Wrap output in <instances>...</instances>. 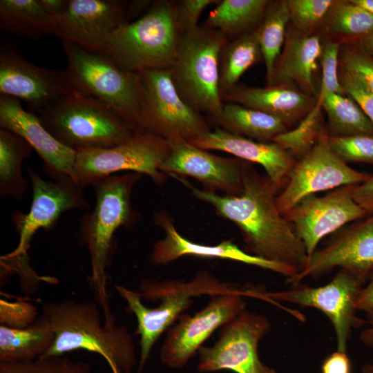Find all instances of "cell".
Here are the masks:
<instances>
[{
    "label": "cell",
    "instance_id": "obj_44",
    "mask_svg": "<svg viewBox=\"0 0 373 373\" xmlns=\"http://www.w3.org/2000/svg\"><path fill=\"white\" fill-rule=\"evenodd\" d=\"M321 373H352V364L346 352L336 351L323 362Z\"/></svg>",
    "mask_w": 373,
    "mask_h": 373
},
{
    "label": "cell",
    "instance_id": "obj_33",
    "mask_svg": "<svg viewBox=\"0 0 373 373\" xmlns=\"http://www.w3.org/2000/svg\"><path fill=\"white\" fill-rule=\"evenodd\" d=\"M322 108L328 117L329 136L373 135V123L349 95H331L324 101Z\"/></svg>",
    "mask_w": 373,
    "mask_h": 373
},
{
    "label": "cell",
    "instance_id": "obj_36",
    "mask_svg": "<svg viewBox=\"0 0 373 373\" xmlns=\"http://www.w3.org/2000/svg\"><path fill=\"white\" fill-rule=\"evenodd\" d=\"M90 363L66 355L42 356L31 361L0 363V373H91Z\"/></svg>",
    "mask_w": 373,
    "mask_h": 373
},
{
    "label": "cell",
    "instance_id": "obj_46",
    "mask_svg": "<svg viewBox=\"0 0 373 373\" xmlns=\"http://www.w3.org/2000/svg\"><path fill=\"white\" fill-rule=\"evenodd\" d=\"M39 1L44 10L50 17L63 14L70 5V0H39Z\"/></svg>",
    "mask_w": 373,
    "mask_h": 373
},
{
    "label": "cell",
    "instance_id": "obj_47",
    "mask_svg": "<svg viewBox=\"0 0 373 373\" xmlns=\"http://www.w3.org/2000/svg\"><path fill=\"white\" fill-rule=\"evenodd\" d=\"M367 323L370 325L360 334V340L365 345L373 348V309L365 312Z\"/></svg>",
    "mask_w": 373,
    "mask_h": 373
},
{
    "label": "cell",
    "instance_id": "obj_16",
    "mask_svg": "<svg viewBox=\"0 0 373 373\" xmlns=\"http://www.w3.org/2000/svg\"><path fill=\"white\" fill-rule=\"evenodd\" d=\"M336 267L351 273L363 285L373 277V214L345 228L316 249L303 271L287 281L294 285L306 277L318 278Z\"/></svg>",
    "mask_w": 373,
    "mask_h": 373
},
{
    "label": "cell",
    "instance_id": "obj_29",
    "mask_svg": "<svg viewBox=\"0 0 373 373\" xmlns=\"http://www.w3.org/2000/svg\"><path fill=\"white\" fill-rule=\"evenodd\" d=\"M218 127L260 142H271L287 127L279 119L236 103L223 104Z\"/></svg>",
    "mask_w": 373,
    "mask_h": 373
},
{
    "label": "cell",
    "instance_id": "obj_35",
    "mask_svg": "<svg viewBox=\"0 0 373 373\" xmlns=\"http://www.w3.org/2000/svg\"><path fill=\"white\" fill-rule=\"evenodd\" d=\"M324 131L321 109L314 106L295 128L278 135L273 142L298 160L313 148Z\"/></svg>",
    "mask_w": 373,
    "mask_h": 373
},
{
    "label": "cell",
    "instance_id": "obj_2",
    "mask_svg": "<svg viewBox=\"0 0 373 373\" xmlns=\"http://www.w3.org/2000/svg\"><path fill=\"white\" fill-rule=\"evenodd\" d=\"M41 316L55 334L52 346L44 356L84 350L103 357L112 373H131L136 363L131 334L115 319L102 321L95 303L72 299L47 302L42 305Z\"/></svg>",
    "mask_w": 373,
    "mask_h": 373
},
{
    "label": "cell",
    "instance_id": "obj_38",
    "mask_svg": "<svg viewBox=\"0 0 373 373\" xmlns=\"http://www.w3.org/2000/svg\"><path fill=\"white\" fill-rule=\"evenodd\" d=\"M334 2L333 0H287L289 21L298 31L314 35Z\"/></svg>",
    "mask_w": 373,
    "mask_h": 373
},
{
    "label": "cell",
    "instance_id": "obj_50",
    "mask_svg": "<svg viewBox=\"0 0 373 373\" xmlns=\"http://www.w3.org/2000/svg\"><path fill=\"white\" fill-rule=\"evenodd\" d=\"M361 373H373V364L367 363L363 366Z\"/></svg>",
    "mask_w": 373,
    "mask_h": 373
},
{
    "label": "cell",
    "instance_id": "obj_23",
    "mask_svg": "<svg viewBox=\"0 0 373 373\" xmlns=\"http://www.w3.org/2000/svg\"><path fill=\"white\" fill-rule=\"evenodd\" d=\"M189 142L204 150L227 152L249 163L261 165L266 175L280 189L285 185L296 162L289 153L274 142L254 140L220 127L210 130Z\"/></svg>",
    "mask_w": 373,
    "mask_h": 373
},
{
    "label": "cell",
    "instance_id": "obj_37",
    "mask_svg": "<svg viewBox=\"0 0 373 373\" xmlns=\"http://www.w3.org/2000/svg\"><path fill=\"white\" fill-rule=\"evenodd\" d=\"M341 43L327 39L323 44L321 57L322 78L315 107L322 109L324 101L331 95H346L338 77L339 52Z\"/></svg>",
    "mask_w": 373,
    "mask_h": 373
},
{
    "label": "cell",
    "instance_id": "obj_34",
    "mask_svg": "<svg viewBox=\"0 0 373 373\" xmlns=\"http://www.w3.org/2000/svg\"><path fill=\"white\" fill-rule=\"evenodd\" d=\"M323 24L328 33L358 38L373 32V15L351 1H334Z\"/></svg>",
    "mask_w": 373,
    "mask_h": 373
},
{
    "label": "cell",
    "instance_id": "obj_48",
    "mask_svg": "<svg viewBox=\"0 0 373 373\" xmlns=\"http://www.w3.org/2000/svg\"><path fill=\"white\" fill-rule=\"evenodd\" d=\"M356 41V46L373 57V32L360 37Z\"/></svg>",
    "mask_w": 373,
    "mask_h": 373
},
{
    "label": "cell",
    "instance_id": "obj_9",
    "mask_svg": "<svg viewBox=\"0 0 373 373\" xmlns=\"http://www.w3.org/2000/svg\"><path fill=\"white\" fill-rule=\"evenodd\" d=\"M139 128L168 141L189 142L211 129L180 95L169 68L140 73Z\"/></svg>",
    "mask_w": 373,
    "mask_h": 373
},
{
    "label": "cell",
    "instance_id": "obj_13",
    "mask_svg": "<svg viewBox=\"0 0 373 373\" xmlns=\"http://www.w3.org/2000/svg\"><path fill=\"white\" fill-rule=\"evenodd\" d=\"M363 284L351 273L340 269L333 279L321 287L303 283L285 291L268 292L279 300L319 309L330 320L334 329L337 350L346 352L352 330L366 324L356 314V303Z\"/></svg>",
    "mask_w": 373,
    "mask_h": 373
},
{
    "label": "cell",
    "instance_id": "obj_22",
    "mask_svg": "<svg viewBox=\"0 0 373 373\" xmlns=\"http://www.w3.org/2000/svg\"><path fill=\"white\" fill-rule=\"evenodd\" d=\"M155 222L164 231V237L154 243L149 260L153 265H164L182 256H191L208 259H224L236 261L273 271L292 278L296 273L291 269L239 248L230 240L215 245L194 242L182 236L168 213L158 211L154 214Z\"/></svg>",
    "mask_w": 373,
    "mask_h": 373
},
{
    "label": "cell",
    "instance_id": "obj_15",
    "mask_svg": "<svg viewBox=\"0 0 373 373\" xmlns=\"http://www.w3.org/2000/svg\"><path fill=\"white\" fill-rule=\"evenodd\" d=\"M269 329L270 323L266 316L242 312L223 326L214 345L199 350L198 370L259 373L263 363L258 356V344Z\"/></svg>",
    "mask_w": 373,
    "mask_h": 373
},
{
    "label": "cell",
    "instance_id": "obj_41",
    "mask_svg": "<svg viewBox=\"0 0 373 373\" xmlns=\"http://www.w3.org/2000/svg\"><path fill=\"white\" fill-rule=\"evenodd\" d=\"M338 77L345 93L359 105L373 123V95L358 79L340 66Z\"/></svg>",
    "mask_w": 373,
    "mask_h": 373
},
{
    "label": "cell",
    "instance_id": "obj_7",
    "mask_svg": "<svg viewBox=\"0 0 373 373\" xmlns=\"http://www.w3.org/2000/svg\"><path fill=\"white\" fill-rule=\"evenodd\" d=\"M228 39L220 31L199 26L180 35L172 81L181 97L216 124L223 101L219 92V57Z\"/></svg>",
    "mask_w": 373,
    "mask_h": 373
},
{
    "label": "cell",
    "instance_id": "obj_45",
    "mask_svg": "<svg viewBox=\"0 0 373 373\" xmlns=\"http://www.w3.org/2000/svg\"><path fill=\"white\" fill-rule=\"evenodd\" d=\"M356 310L365 312L373 309V277L361 288L356 300Z\"/></svg>",
    "mask_w": 373,
    "mask_h": 373
},
{
    "label": "cell",
    "instance_id": "obj_10",
    "mask_svg": "<svg viewBox=\"0 0 373 373\" xmlns=\"http://www.w3.org/2000/svg\"><path fill=\"white\" fill-rule=\"evenodd\" d=\"M169 153L168 140L138 129L129 139L116 146L77 151L75 178L83 187L117 172L130 171L148 175L161 184L166 180L161 167Z\"/></svg>",
    "mask_w": 373,
    "mask_h": 373
},
{
    "label": "cell",
    "instance_id": "obj_39",
    "mask_svg": "<svg viewBox=\"0 0 373 373\" xmlns=\"http://www.w3.org/2000/svg\"><path fill=\"white\" fill-rule=\"evenodd\" d=\"M328 142L332 150L347 163L353 162L373 164V135H328Z\"/></svg>",
    "mask_w": 373,
    "mask_h": 373
},
{
    "label": "cell",
    "instance_id": "obj_49",
    "mask_svg": "<svg viewBox=\"0 0 373 373\" xmlns=\"http://www.w3.org/2000/svg\"><path fill=\"white\" fill-rule=\"evenodd\" d=\"M373 15V0H350Z\"/></svg>",
    "mask_w": 373,
    "mask_h": 373
},
{
    "label": "cell",
    "instance_id": "obj_3",
    "mask_svg": "<svg viewBox=\"0 0 373 373\" xmlns=\"http://www.w3.org/2000/svg\"><path fill=\"white\" fill-rule=\"evenodd\" d=\"M140 174L111 175L91 186L95 193L93 209L79 223V242L88 251L91 274L89 277L104 319L113 318L107 291L106 269L112 262L115 233L120 227H131L138 220L131 204V194Z\"/></svg>",
    "mask_w": 373,
    "mask_h": 373
},
{
    "label": "cell",
    "instance_id": "obj_31",
    "mask_svg": "<svg viewBox=\"0 0 373 373\" xmlns=\"http://www.w3.org/2000/svg\"><path fill=\"white\" fill-rule=\"evenodd\" d=\"M262 59L256 30L229 40L219 57V92L222 99L240 77ZM223 101V100H222Z\"/></svg>",
    "mask_w": 373,
    "mask_h": 373
},
{
    "label": "cell",
    "instance_id": "obj_14",
    "mask_svg": "<svg viewBox=\"0 0 373 373\" xmlns=\"http://www.w3.org/2000/svg\"><path fill=\"white\" fill-rule=\"evenodd\" d=\"M27 171L32 188V200L28 213L16 210L12 214V224L19 236L17 248L9 255L13 257L27 256L34 235L40 229H52L64 213L90 207L82 187L74 179L48 180L31 167H27Z\"/></svg>",
    "mask_w": 373,
    "mask_h": 373
},
{
    "label": "cell",
    "instance_id": "obj_5",
    "mask_svg": "<svg viewBox=\"0 0 373 373\" xmlns=\"http://www.w3.org/2000/svg\"><path fill=\"white\" fill-rule=\"evenodd\" d=\"M175 3H153L139 19L120 25L109 37L104 54L124 70L140 73L169 68L180 32Z\"/></svg>",
    "mask_w": 373,
    "mask_h": 373
},
{
    "label": "cell",
    "instance_id": "obj_11",
    "mask_svg": "<svg viewBox=\"0 0 373 373\" xmlns=\"http://www.w3.org/2000/svg\"><path fill=\"white\" fill-rule=\"evenodd\" d=\"M243 296L265 299L264 293L254 289H236L213 296L202 309L193 316L184 315L171 327L160 350V360L171 368L184 367L220 327L245 311Z\"/></svg>",
    "mask_w": 373,
    "mask_h": 373
},
{
    "label": "cell",
    "instance_id": "obj_21",
    "mask_svg": "<svg viewBox=\"0 0 373 373\" xmlns=\"http://www.w3.org/2000/svg\"><path fill=\"white\" fill-rule=\"evenodd\" d=\"M0 127L18 135L30 145L43 160L44 171L51 180H75L76 151L57 140L38 115L25 110L19 99L0 95Z\"/></svg>",
    "mask_w": 373,
    "mask_h": 373
},
{
    "label": "cell",
    "instance_id": "obj_18",
    "mask_svg": "<svg viewBox=\"0 0 373 373\" xmlns=\"http://www.w3.org/2000/svg\"><path fill=\"white\" fill-rule=\"evenodd\" d=\"M70 88L65 70L39 67L13 47L1 46V95L25 102L37 115Z\"/></svg>",
    "mask_w": 373,
    "mask_h": 373
},
{
    "label": "cell",
    "instance_id": "obj_6",
    "mask_svg": "<svg viewBox=\"0 0 373 373\" xmlns=\"http://www.w3.org/2000/svg\"><path fill=\"white\" fill-rule=\"evenodd\" d=\"M37 115L57 140L76 151L116 146L137 131L96 99L73 88Z\"/></svg>",
    "mask_w": 373,
    "mask_h": 373
},
{
    "label": "cell",
    "instance_id": "obj_27",
    "mask_svg": "<svg viewBox=\"0 0 373 373\" xmlns=\"http://www.w3.org/2000/svg\"><path fill=\"white\" fill-rule=\"evenodd\" d=\"M268 0H222L209 12L203 26L221 32L228 40L255 31Z\"/></svg>",
    "mask_w": 373,
    "mask_h": 373
},
{
    "label": "cell",
    "instance_id": "obj_25",
    "mask_svg": "<svg viewBox=\"0 0 373 373\" xmlns=\"http://www.w3.org/2000/svg\"><path fill=\"white\" fill-rule=\"evenodd\" d=\"M222 100L266 113L279 119L288 127L301 121L312 111L316 97L290 85H271L264 88L236 86Z\"/></svg>",
    "mask_w": 373,
    "mask_h": 373
},
{
    "label": "cell",
    "instance_id": "obj_28",
    "mask_svg": "<svg viewBox=\"0 0 373 373\" xmlns=\"http://www.w3.org/2000/svg\"><path fill=\"white\" fill-rule=\"evenodd\" d=\"M0 28L32 39L53 35L54 31L52 19L39 0H1Z\"/></svg>",
    "mask_w": 373,
    "mask_h": 373
},
{
    "label": "cell",
    "instance_id": "obj_4",
    "mask_svg": "<svg viewBox=\"0 0 373 373\" xmlns=\"http://www.w3.org/2000/svg\"><path fill=\"white\" fill-rule=\"evenodd\" d=\"M230 285L207 270L198 271L189 281L144 279L140 283V291L115 285L137 319V333L140 338L137 373L142 372L157 339L189 307L193 298L215 296L237 289Z\"/></svg>",
    "mask_w": 373,
    "mask_h": 373
},
{
    "label": "cell",
    "instance_id": "obj_42",
    "mask_svg": "<svg viewBox=\"0 0 373 373\" xmlns=\"http://www.w3.org/2000/svg\"><path fill=\"white\" fill-rule=\"evenodd\" d=\"M215 0H182L175 3V10L180 34L199 27L198 22L202 11Z\"/></svg>",
    "mask_w": 373,
    "mask_h": 373
},
{
    "label": "cell",
    "instance_id": "obj_20",
    "mask_svg": "<svg viewBox=\"0 0 373 373\" xmlns=\"http://www.w3.org/2000/svg\"><path fill=\"white\" fill-rule=\"evenodd\" d=\"M127 7L116 0H70L67 10L51 17L53 35L89 50L104 52L111 35L126 20Z\"/></svg>",
    "mask_w": 373,
    "mask_h": 373
},
{
    "label": "cell",
    "instance_id": "obj_8",
    "mask_svg": "<svg viewBox=\"0 0 373 373\" xmlns=\"http://www.w3.org/2000/svg\"><path fill=\"white\" fill-rule=\"evenodd\" d=\"M71 88L108 107L135 130L139 128L140 73L123 70L104 53L62 41Z\"/></svg>",
    "mask_w": 373,
    "mask_h": 373
},
{
    "label": "cell",
    "instance_id": "obj_43",
    "mask_svg": "<svg viewBox=\"0 0 373 373\" xmlns=\"http://www.w3.org/2000/svg\"><path fill=\"white\" fill-rule=\"evenodd\" d=\"M352 197L368 215L373 214V175L366 181L354 185Z\"/></svg>",
    "mask_w": 373,
    "mask_h": 373
},
{
    "label": "cell",
    "instance_id": "obj_30",
    "mask_svg": "<svg viewBox=\"0 0 373 373\" xmlns=\"http://www.w3.org/2000/svg\"><path fill=\"white\" fill-rule=\"evenodd\" d=\"M32 148L18 135L0 129V196L20 200L24 196L28 182L22 173L23 162Z\"/></svg>",
    "mask_w": 373,
    "mask_h": 373
},
{
    "label": "cell",
    "instance_id": "obj_32",
    "mask_svg": "<svg viewBox=\"0 0 373 373\" xmlns=\"http://www.w3.org/2000/svg\"><path fill=\"white\" fill-rule=\"evenodd\" d=\"M289 21L287 1H269L256 30L268 86L272 85L275 64L283 47Z\"/></svg>",
    "mask_w": 373,
    "mask_h": 373
},
{
    "label": "cell",
    "instance_id": "obj_40",
    "mask_svg": "<svg viewBox=\"0 0 373 373\" xmlns=\"http://www.w3.org/2000/svg\"><path fill=\"white\" fill-rule=\"evenodd\" d=\"M339 66L358 79L373 95V57L356 45L341 46Z\"/></svg>",
    "mask_w": 373,
    "mask_h": 373
},
{
    "label": "cell",
    "instance_id": "obj_24",
    "mask_svg": "<svg viewBox=\"0 0 373 373\" xmlns=\"http://www.w3.org/2000/svg\"><path fill=\"white\" fill-rule=\"evenodd\" d=\"M274 67L272 85H290L316 97L314 74L323 51L319 35H306L294 26L287 30Z\"/></svg>",
    "mask_w": 373,
    "mask_h": 373
},
{
    "label": "cell",
    "instance_id": "obj_17",
    "mask_svg": "<svg viewBox=\"0 0 373 373\" xmlns=\"http://www.w3.org/2000/svg\"><path fill=\"white\" fill-rule=\"evenodd\" d=\"M353 186H341L322 197L309 195L284 214L303 242L308 259L325 236L368 215L354 200Z\"/></svg>",
    "mask_w": 373,
    "mask_h": 373
},
{
    "label": "cell",
    "instance_id": "obj_12",
    "mask_svg": "<svg viewBox=\"0 0 373 373\" xmlns=\"http://www.w3.org/2000/svg\"><path fill=\"white\" fill-rule=\"evenodd\" d=\"M372 175L350 167L330 148L328 132L301 159L296 160L281 193L276 197L278 210L284 215L305 198L347 185L366 181Z\"/></svg>",
    "mask_w": 373,
    "mask_h": 373
},
{
    "label": "cell",
    "instance_id": "obj_26",
    "mask_svg": "<svg viewBox=\"0 0 373 373\" xmlns=\"http://www.w3.org/2000/svg\"><path fill=\"white\" fill-rule=\"evenodd\" d=\"M55 334L48 322L40 316L26 327L0 326V363L34 360L46 354Z\"/></svg>",
    "mask_w": 373,
    "mask_h": 373
},
{
    "label": "cell",
    "instance_id": "obj_1",
    "mask_svg": "<svg viewBox=\"0 0 373 373\" xmlns=\"http://www.w3.org/2000/svg\"><path fill=\"white\" fill-rule=\"evenodd\" d=\"M171 176L195 198L211 204L218 215L233 222L248 253L286 266L296 275L305 268L308 261L305 247L291 223L278 210L276 197L280 189L267 175L260 174L251 165L245 175L242 191L237 195L200 189L180 176Z\"/></svg>",
    "mask_w": 373,
    "mask_h": 373
},
{
    "label": "cell",
    "instance_id": "obj_19",
    "mask_svg": "<svg viewBox=\"0 0 373 373\" xmlns=\"http://www.w3.org/2000/svg\"><path fill=\"white\" fill-rule=\"evenodd\" d=\"M170 153L162 165L166 175L192 177L204 189L219 190L224 195H239L251 163L238 157L219 156L200 149L184 140L169 141Z\"/></svg>",
    "mask_w": 373,
    "mask_h": 373
},
{
    "label": "cell",
    "instance_id": "obj_51",
    "mask_svg": "<svg viewBox=\"0 0 373 373\" xmlns=\"http://www.w3.org/2000/svg\"><path fill=\"white\" fill-rule=\"evenodd\" d=\"M259 373H276V372L263 363Z\"/></svg>",
    "mask_w": 373,
    "mask_h": 373
}]
</instances>
